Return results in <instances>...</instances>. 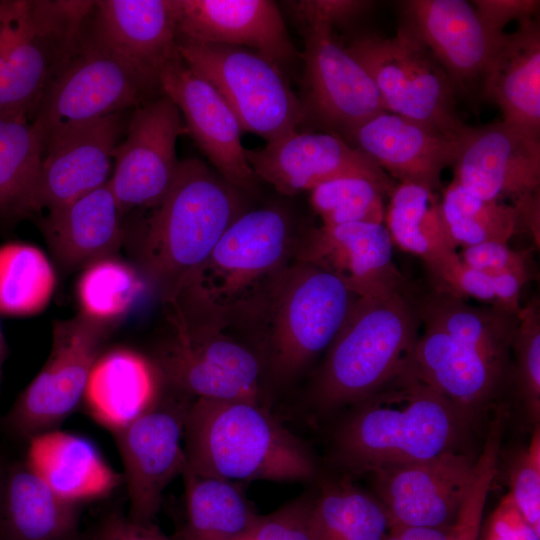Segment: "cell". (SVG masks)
Segmentation results:
<instances>
[{
    "instance_id": "cell-30",
    "label": "cell",
    "mask_w": 540,
    "mask_h": 540,
    "mask_svg": "<svg viewBox=\"0 0 540 540\" xmlns=\"http://www.w3.org/2000/svg\"><path fill=\"white\" fill-rule=\"evenodd\" d=\"M26 462L58 495L77 504L108 495L122 479L90 440L63 431L32 436Z\"/></svg>"
},
{
    "instance_id": "cell-6",
    "label": "cell",
    "mask_w": 540,
    "mask_h": 540,
    "mask_svg": "<svg viewBox=\"0 0 540 540\" xmlns=\"http://www.w3.org/2000/svg\"><path fill=\"white\" fill-rule=\"evenodd\" d=\"M420 325L409 286L358 297L313 378V406L329 412L378 391L411 353Z\"/></svg>"
},
{
    "instance_id": "cell-45",
    "label": "cell",
    "mask_w": 540,
    "mask_h": 540,
    "mask_svg": "<svg viewBox=\"0 0 540 540\" xmlns=\"http://www.w3.org/2000/svg\"><path fill=\"white\" fill-rule=\"evenodd\" d=\"M311 496H301L277 511L259 516L251 532L252 540H312L309 524Z\"/></svg>"
},
{
    "instance_id": "cell-17",
    "label": "cell",
    "mask_w": 540,
    "mask_h": 540,
    "mask_svg": "<svg viewBox=\"0 0 540 540\" xmlns=\"http://www.w3.org/2000/svg\"><path fill=\"white\" fill-rule=\"evenodd\" d=\"M476 460L459 451L373 472L390 526L450 529L473 480Z\"/></svg>"
},
{
    "instance_id": "cell-36",
    "label": "cell",
    "mask_w": 540,
    "mask_h": 540,
    "mask_svg": "<svg viewBox=\"0 0 540 540\" xmlns=\"http://www.w3.org/2000/svg\"><path fill=\"white\" fill-rule=\"evenodd\" d=\"M309 524L312 540H382L389 529L376 496L345 478L325 481L311 496Z\"/></svg>"
},
{
    "instance_id": "cell-26",
    "label": "cell",
    "mask_w": 540,
    "mask_h": 540,
    "mask_svg": "<svg viewBox=\"0 0 540 540\" xmlns=\"http://www.w3.org/2000/svg\"><path fill=\"white\" fill-rule=\"evenodd\" d=\"M480 96L497 105L504 122L540 136V26L533 17L504 33L484 71Z\"/></svg>"
},
{
    "instance_id": "cell-50",
    "label": "cell",
    "mask_w": 540,
    "mask_h": 540,
    "mask_svg": "<svg viewBox=\"0 0 540 540\" xmlns=\"http://www.w3.org/2000/svg\"><path fill=\"white\" fill-rule=\"evenodd\" d=\"M96 540H173L151 521L140 522L113 515L100 527Z\"/></svg>"
},
{
    "instance_id": "cell-16",
    "label": "cell",
    "mask_w": 540,
    "mask_h": 540,
    "mask_svg": "<svg viewBox=\"0 0 540 540\" xmlns=\"http://www.w3.org/2000/svg\"><path fill=\"white\" fill-rule=\"evenodd\" d=\"M245 154L257 178L287 196L342 177L367 178L387 196L396 186L371 157L336 133L297 130Z\"/></svg>"
},
{
    "instance_id": "cell-5",
    "label": "cell",
    "mask_w": 540,
    "mask_h": 540,
    "mask_svg": "<svg viewBox=\"0 0 540 540\" xmlns=\"http://www.w3.org/2000/svg\"><path fill=\"white\" fill-rule=\"evenodd\" d=\"M164 306L171 334L152 359L164 385L195 399L264 404L267 365L247 330L205 306Z\"/></svg>"
},
{
    "instance_id": "cell-4",
    "label": "cell",
    "mask_w": 540,
    "mask_h": 540,
    "mask_svg": "<svg viewBox=\"0 0 540 540\" xmlns=\"http://www.w3.org/2000/svg\"><path fill=\"white\" fill-rule=\"evenodd\" d=\"M357 298L335 275L293 258L241 319L269 382L292 381L327 350Z\"/></svg>"
},
{
    "instance_id": "cell-48",
    "label": "cell",
    "mask_w": 540,
    "mask_h": 540,
    "mask_svg": "<svg viewBox=\"0 0 540 540\" xmlns=\"http://www.w3.org/2000/svg\"><path fill=\"white\" fill-rule=\"evenodd\" d=\"M477 540H540V534L524 519L508 493L482 521Z\"/></svg>"
},
{
    "instance_id": "cell-11",
    "label": "cell",
    "mask_w": 540,
    "mask_h": 540,
    "mask_svg": "<svg viewBox=\"0 0 540 540\" xmlns=\"http://www.w3.org/2000/svg\"><path fill=\"white\" fill-rule=\"evenodd\" d=\"M181 58L224 98L243 131L266 142L297 131L306 113L280 67L253 50L177 42Z\"/></svg>"
},
{
    "instance_id": "cell-49",
    "label": "cell",
    "mask_w": 540,
    "mask_h": 540,
    "mask_svg": "<svg viewBox=\"0 0 540 540\" xmlns=\"http://www.w3.org/2000/svg\"><path fill=\"white\" fill-rule=\"evenodd\" d=\"M483 24L495 35L504 33L512 20L530 18L539 9L538 0H474L471 2Z\"/></svg>"
},
{
    "instance_id": "cell-37",
    "label": "cell",
    "mask_w": 540,
    "mask_h": 540,
    "mask_svg": "<svg viewBox=\"0 0 540 540\" xmlns=\"http://www.w3.org/2000/svg\"><path fill=\"white\" fill-rule=\"evenodd\" d=\"M442 212L450 234L462 247L482 243L508 244L522 229L514 205L477 197L452 181L442 190Z\"/></svg>"
},
{
    "instance_id": "cell-10",
    "label": "cell",
    "mask_w": 540,
    "mask_h": 540,
    "mask_svg": "<svg viewBox=\"0 0 540 540\" xmlns=\"http://www.w3.org/2000/svg\"><path fill=\"white\" fill-rule=\"evenodd\" d=\"M157 92H161L157 81L96 42L87 30L30 119L44 146L64 131L136 109L155 98Z\"/></svg>"
},
{
    "instance_id": "cell-29",
    "label": "cell",
    "mask_w": 540,
    "mask_h": 540,
    "mask_svg": "<svg viewBox=\"0 0 540 540\" xmlns=\"http://www.w3.org/2000/svg\"><path fill=\"white\" fill-rule=\"evenodd\" d=\"M163 388L153 363L128 348H114L97 358L83 401L92 417L115 431L150 407Z\"/></svg>"
},
{
    "instance_id": "cell-44",
    "label": "cell",
    "mask_w": 540,
    "mask_h": 540,
    "mask_svg": "<svg viewBox=\"0 0 540 540\" xmlns=\"http://www.w3.org/2000/svg\"><path fill=\"white\" fill-rule=\"evenodd\" d=\"M509 494L524 519L540 534V429L514 457L509 469Z\"/></svg>"
},
{
    "instance_id": "cell-51",
    "label": "cell",
    "mask_w": 540,
    "mask_h": 540,
    "mask_svg": "<svg viewBox=\"0 0 540 540\" xmlns=\"http://www.w3.org/2000/svg\"><path fill=\"white\" fill-rule=\"evenodd\" d=\"M451 528L390 526L382 540H450Z\"/></svg>"
},
{
    "instance_id": "cell-13",
    "label": "cell",
    "mask_w": 540,
    "mask_h": 540,
    "mask_svg": "<svg viewBox=\"0 0 540 540\" xmlns=\"http://www.w3.org/2000/svg\"><path fill=\"white\" fill-rule=\"evenodd\" d=\"M191 397L163 384L144 412L113 431L123 462L129 517L151 521L168 484L186 466L184 427Z\"/></svg>"
},
{
    "instance_id": "cell-2",
    "label": "cell",
    "mask_w": 540,
    "mask_h": 540,
    "mask_svg": "<svg viewBox=\"0 0 540 540\" xmlns=\"http://www.w3.org/2000/svg\"><path fill=\"white\" fill-rule=\"evenodd\" d=\"M197 158L180 161L165 196L143 213L133 229L140 274L162 302L207 259L231 225L246 211L243 194Z\"/></svg>"
},
{
    "instance_id": "cell-27",
    "label": "cell",
    "mask_w": 540,
    "mask_h": 540,
    "mask_svg": "<svg viewBox=\"0 0 540 540\" xmlns=\"http://www.w3.org/2000/svg\"><path fill=\"white\" fill-rule=\"evenodd\" d=\"M424 325L407 361L428 385L475 418L496 396L507 373L474 350Z\"/></svg>"
},
{
    "instance_id": "cell-43",
    "label": "cell",
    "mask_w": 540,
    "mask_h": 540,
    "mask_svg": "<svg viewBox=\"0 0 540 540\" xmlns=\"http://www.w3.org/2000/svg\"><path fill=\"white\" fill-rule=\"evenodd\" d=\"M425 266L431 281V290L463 300L473 297L496 307L492 278L463 262L457 251Z\"/></svg>"
},
{
    "instance_id": "cell-35",
    "label": "cell",
    "mask_w": 540,
    "mask_h": 540,
    "mask_svg": "<svg viewBox=\"0 0 540 540\" xmlns=\"http://www.w3.org/2000/svg\"><path fill=\"white\" fill-rule=\"evenodd\" d=\"M385 222L393 244L429 264L456 252L436 192L411 183L390 193Z\"/></svg>"
},
{
    "instance_id": "cell-52",
    "label": "cell",
    "mask_w": 540,
    "mask_h": 540,
    "mask_svg": "<svg viewBox=\"0 0 540 540\" xmlns=\"http://www.w3.org/2000/svg\"><path fill=\"white\" fill-rule=\"evenodd\" d=\"M6 355V344L4 340V336L2 333V329L0 326V383H1V376H2V366Z\"/></svg>"
},
{
    "instance_id": "cell-31",
    "label": "cell",
    "mask_w": 540,
    "mask_h": 540,
    "mask_svg": "<svg viewBox=\"0 0 540 540\" xmlns=\"http://www.w3.org/2000/svg\"><path fill=\"white\" fill-rule=\"evenodd\" d=\"M421 324L441 329L508 374L519 316L495 306L476 307L451 295L415 296Z\"/></svg>"
},
{
    "instance_id": "cell-39",
    "label": "cell",
    "mask_w": 540,
    "mask_h": 540,
    "mask_svg": "<svg viewBox=\"0 0 540 540\" xmlns=\"http://www.w3.org/2000/svg\"><path fill=\"white\" fill-rule=\"evenodd\" d=\"M143 289L142 275L113 256L83 268L76 296L80 314L110 325L130 311Z\"/></svg>"
},
{
    "instance_id": "cell-22",
    "label": "cell",
    "mask_w": 540,
    "mask_h": 540,
    "mask_svg": "<svg viewBox=\"0 0 540 540\" xmlns=\"http://www.w3.org/2000/svg\"><path fill=\"white\" fill-rule=\"evenodd\" d=\"M126 124L123 113H117L49 139L44 144L35 212L63 207L106 185Z\"/></svg>"
},
{
    "instance_id": "cell-40",
    "label": "cell",
    "mask_w": 540,
    "mask_h": 540,
    "mask_svg": "<svg viewBox=\"0 0 540 540\" xmlns=\"http://www.w3.org/2000/svg\"><path fill=\"white\" fill-rule=\"evenodd\" d=\"M387 196L381 187L363 177H342L310 191V202L322 225L366 222L384 224Z\"/></svg>"
},
{
    "instance_id": "cell-53",
    "label": "cell",
    "mask_w": 540,
    "mask_h": 540,
    "mask_svg": "<svg viewBox=\"0 0 540 540\" xmlns=\"http://www.w3.org/2000/svg\"><path fill=\"white\" fill-rule=\"evenodd\" d=\"M236 540H252L250 535H247V536H244V537H241L239 539H236Z\"/></svg>"
},
{
    "instance_id": "cell-46",
    "label": "cell",
    "mask_w": 540,
    "mask_h": 540,
    "mask_svg": "<svg viewBox=\"0 0 540 540\" xmlns=\"http://www.w3.org/2000/svg\"><path fill=\"white\" fill-rule=\"evenodd\" d=\"M458 254L467 265L491 278L514 276L526 284L531 277L527 254L512 250L508 244L482 243L463 247Z\"/></svg>"
},
{
    "instance_id": "cell-19",
    "label": "cell",
    "mask_w": 540,
    "mask_h": 540,
    "mask_svg": "<svg viewBox=\"0 0 540 540\" xmlns=\"http://www.w3.org/2000/svg\"><path fill=\"white\" fill-rule=\"evenodd\" d=\"M452 167V181L471 194L516 203L539 193L540 139L504 121L465 125Z\"/></svg>"
},
{
    "instance_id": "cell-14",
    "label": "cell",
    "mask_w": 540,
    "mask_h": 540,
    "mask_svg": "<svg viewBox=\"0 0 540 540\" xmlns=\"http://www.w3.org/2000/svg\"><path fill=\"white\" fill-rule=\"evenodd\" d=\"M184 133L179 109L163 94L134 109L108 181L124 214L149 209L165 196L179 167L176 143Z\"/></svg>"
},
{
    "instance_id": "cell-47",
    "label": "cell",
    "mask_w": 540,
    "mask_h": 540,
    "mask_svg": "<svg viewBox=\"0 0 540 540\" xmlns=\"http://www.w3.org/2000/svg\"><path fill=\"white\" fill-rule=\"evenodd\" d=\"M300 25L317 23L345 26L367 14L375 5L367 0H302L287 2Z\"/></svg>"
},
{
    "instance_id": "cell-3",
    "label": "cell",
    "mask_w": 540,
    "mask_h": 540,
    "mask_svg": "<svg viewBox=\"0 0 540 540\" xmlns=\"http://www.w3.org/2000/svg\"><path fill=\"white\" fill-rule=\"evenodd\" d=\"M185 469L240 484L305 482L318 474L308 447L263 403L194 399L184 427Z\"/></svg>"
},
{
    "instance_id": "cell-34",
    "label": "cell",
    "mask_w": 540,
    "mask_h": 540,
    "mask_svg": "<svg viewBox=\"0 0 540 540\" xmlns=\"http://www.w3.org/2000/svg\"><path fill=\"white\" fill-rule=\"evenodd\" d=\"M43 152V141L27 114L0 113V219L35 213Z\"/></svg>"
},
{
    "instance_id": "cell-24",
    "label": "cell",
    "mask_w": 540,
    "mask_h": 540,
    "mask_svg": "<svg viewBox=\"0 0 540 540\" xmlns=\"http://www.w3.org/2000/svg\"><path fill=\"white\" fill-rule=\"evenodd\" d=\"M347 136L399 183L434 192L443 190L442 171L452 166L458 150L457 139L388 111L366 120Z\"/></svg>"
},
{
    "instance_id": "cell-25",
    "label": "cell",
    "mask_w": 540,
    "mask_h": 540,
    "mask_svg": "<svg viewBox=\"0 0 540 540\" xmlns=\"http://www.w3.org/2000/svg\"><path fill=\"white\" fill-rule=\"evenodd\" d=\"M90 36L159 83L179 55L177 0L94 1Z\"/></svg>"
},
{
    "instance_id": "cell-21",
    "label": "cell",
    "mask_w": 540,
    "mask_h": 540,
    "mask_svg": "<svg viewBox=\"0 0 540 540\" xmlns=\"http://www.w3.org/2000/svg\"><path fill=\"white\" fill-rule=\"evenodd\" d=\"M400 22L445 70L457 95L480 92L486 66L505 32L493 34L465 0L403 1Z\"/></svg>"
},
{
    "instance_id": "cell-42",
    "label": "cell",
    "mask_w": 540,
    "mask_h": 540,
    "mask_svg": "<svg viewBox=\"0 0 540 540\" xmlns=\"http://www.w3.org/2000/svg\"><path fill=\"white\" fill-rule=\"evenodd\" d=\"M512 350L515 366L512 377L520 399L534 425L540 418V312L538 299H533L519 314Z\"/></svg>"
},
{
    "instance_id": "cell-23",
    "label": "cell",
    "mask_w": 540,
    "mask_h": 540,
    "mask_svg": "<svg viewBox=\"0 0 540 540\" xmlns=\"http://www.w3.org/2000/svg\"><path fill=\"white\" fill-rule=\"evenodd\" d=\"M177 42L248 48L280 68L298 54L269 0H177Z\"/></svg>"
},
{
    "instance_id": "cell-28",
    "label": "cell",
    "mask_w": 540,
    "mask_h": 540,
    "mask_svg": "<svg viewBox=\"0 0 540 540\" xmlns=\"http://www.w3.org/2000/svg\"><path fill=\"white\" fill-rule=\"evenodd\" d=\"M41 229L55 260L66 271L113 256L124 243L126 232L124 213L108 183L47 211Z\"/></svg>"
},
{
    "instance_id": "cell-15",
    "label": "cell",
    "mask_w": 540,
    "mask_h": 540,
    "mask_svg": "<svg viewBox=\"0 0 540 540\" xmlns=\"http://www.w3.org/2000/svg\"><path fill=\"white\" fill-rule=\"evenodd\" d=\"M304 37L307 120L331 131L348 133L366 120L387 111L367 71L326 25H301Z\"/></svg>"
},
{
    "instance_id": "cell-18",
    "label": "cell",
    "mask_w": 540,
    "mask_h": 540,
    "mask_svg": "<svg viewBox=\"0 0 540 540\" xmlns=\"http://www.w3.org/2000/svg\"><path fill=\"white\" fill-rule=\"evenodd\" d=\"M159 85L161 93L182 113L186 133L212 168L237 189L255 192L259 179L241 143L242 127L220 93L180 54L162 68Z\"/></svg>"
},
{
    "instance_id": "cell-41",
    "label": "cell",
    "mask_w": 540,
    "mask_h": 540,
    "mask_svg": "<svg viewBox=\"0 0 540 540\" xmlns=\"http://www.w3.org/2000/svg\"><path fill=\"white\" fill-rule=\"evenodd\" d=\"M504 423L502 412H498L489 424L482 451L475 463L473 480L451 528L450 540L478 539L486 500L496 475Z\"/></svg>"
},
{
    "instance_id": "cell-20",
    "label": "cell",
    "mask_w": 540,
    "mask_h": 540,
    "mask_svg": "<svg viewBox=\"0 0 540 540\" xmlns=\"http://www.w3.org/2000/svg\"><path fill=\"white\" fill-rule=\"evenodd\" d=\"M393 245L384 224L321 225L299 231L294 259L330 272L358 297L376 296L408 287Z\"/></svg>"
},
{
    "instance_id": "cell-9",
    "label": "cell",
    "mask_w": 540,
    "mask_h": 540,
    "mask_svg": "<svg viewBox=\"0 0 540 540\" xmlns=\"http://www.w3.org/2000/svg\"><path fill=\"white\" fill-rule=\"evenodd\" d=\"M375 83L386 110L458 140L465 124L445 70L400 22L393 37L363 32L346 46Z\"/></svg>"
},
{
    "instance_id": "cell-38",
    "label": "cell",
    "mask_w": 540,
    "mask_h": 540,
    "mask_svg": "<svg viewBox=\"0 0 540 540\" xmlns=\"http://www.w3.org/2000/svg\"><path fill=\"white\" fill-rule=\"evenodd\" d=\"M55 287V270L40 249L19 244L0 250V310L38 313L51 301Z\"/></svg>"
},
{
    "instance_id": "cell-8",
    "label": "cell",
    "mask_w": 540,
    "mask_h": 540,
    "mask_svg": "<svg viewBox=\"0 0 540 540\" xmlns=\"http://www.w3.org/2000/svg\"><path fill=\"white\" fill-rule=\"evenodd\" d=\"M94 1H0V113L33 114L80 47Z\"/></svg>"
},
{
    "instance_id": "cell-12",
    "label": "cell",
    "mask_w": 540,
    "mask_h": 540,
    "mask_svg": "<svg viewBox=\"0 0 540 540\" xmlns=\"http://www.w3.org/2000/svg\"><path fill=\"white\" fill-rule=\"evenodd\" d=\"M111 326L80 313L54 323L44 366L6 416L12 431L31 438L52 430L76 409Z\"/></svg>"
},
{
    "instance_id": "cell-7",
    "label": "cell",
    "mask_w": 540,
    "mask_h": 540,
    "mask_svg": "<svg viewBox=\"0 0 540 540\" xmlns=\"http://www.w3.org/2000/svg\"><path fill=\"white\" fill-rule=\"evenodd\" d=\"M299 231L278 206L245 211L220 237L207 259L164 301L212 308L238 321L293 260Z\"/></svg>"
},
{
    "instance_id": "cell-1",
    "label": "cell",
    "mask_w": 540,
    "mask_h": 540,
    "mask_svg": "<svg viewBox=\"0 0 540 540\" xmlns=\"http://www.w3.org/2000/svg\"><path fill=\"white\" fill-rule=\"evenodd\" d=\"M352 406L332 445L336 464L352 474L459 451L473 421L424 382L407 358L391 380Z\"/></svg>"
},
{
    "instance_id": "cell-32",
    "label": "cell",
    "mask_w": 540,
    "mask_h": 540,
    "mask_svg": "<svg viewBox=\"0 0 540 540\" xmlns=\"http://www.w3.org/2000/svg\"><path fill=\"white\" fill-rule=\"evenodd\" d=\"M1 499L12 540H70L76 532L78 504L58 495L27 462L9 471Z\"/></svg>"
},
{
    "instance_id": "cell-54",
    "label": "cell",
    "mask_w": 540,
    "mask_h": 540,
    "mask_svg": "<svg viewBox=\"0 0 540 540\" xmlns=\"http://www.w3.org/2000/svg\"><path fill=\"white\" fill-rule=\"evenodd\" d=\"M2 487H3V486H2V482H1V480H0V500H1V496H2V489H3Z\"/></svg>"
},
{
    "instance_id": "cell-33",
    "label": "cell",
    "mask_w": 540,
    "mask_h": 540,
    "mask_svg": "<svg viewBox=\"0 0 540 540\" xmlns=\"http://www.w3.org/2000/svg\"><path fill=\"white\" fill-rule=\"evenodd\" d=\"M186 519L173 540H236L249 535L259 515L239 484L184 469Z\"/></svg>"
}]
</instances>
